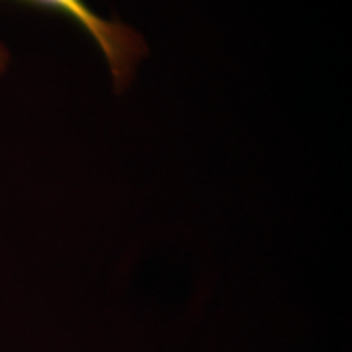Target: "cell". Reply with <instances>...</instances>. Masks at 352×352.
<instances>
[{"label": "cell", "instance_id": "1", "mask_svg": "<svg viewBox=\"0 0 352 352\" xmlns=\"http://www.w3.org/2000/svg\"><path fill=\"white\" fill-rule=\"evenodd\" d=\"M28 6L63 14L80 25L104 55L116 88H124L133 75L138 61L145 55V41L135 30L118 20H106L85 0H16Z\"/></svg>", "mask_w": 352, "mask_h": 352}, {"label": "cell", "instance_id": "2", "mask_svg": "<svg viewBox=\"0 0 352 352\" xmlns=\"http://www.w3.org/2000/svg\"><path fill=\"white\" fill-rule=\"evenodd\" d=\"M6 65H8V51L0 43V73H4Z\"/></svg>", "mask_w": 352, "mask_h": 352}]
</instances>
